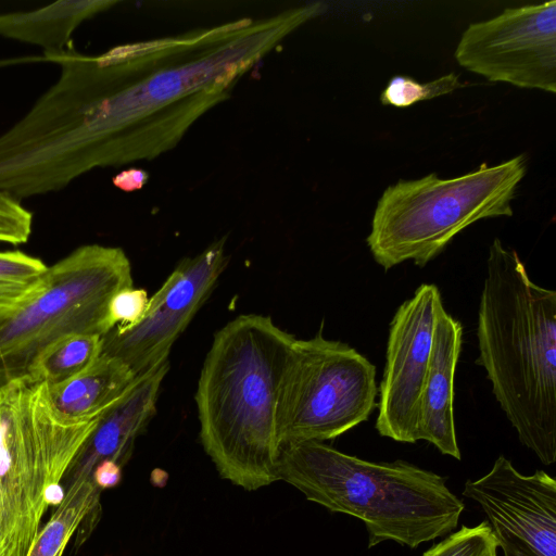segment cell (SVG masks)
<instances>
[{
  "label": "cell",
  "instance_id": "obj_1",
  "mask_svg": "<svg viewBox=\"0 0 556 556\" xmlns=\"http://www.w3.org/2000/svg\"><path fill=\"white\" fill-rule=\"evenodd\" d=\"M271 51L264 27L240 18L98 55L45 54L58 80L0 135V192H55L94 169L173 149Z\"/></svg>",
  "mask_w": 556,
  "mask_h": 556
},
{
  "label": "cell",
  "instance_id": "obj_2",
  "mask_svg": "<svg viewBox=\"0 0 556 556\" xmlns=\"http://www.w3.org/2000/svg\"><path fill=\"white\" fill-rule=\"evenodd\" d=\"M295 337L243 314L213 338L194 395L200 440L219 475L248 491L278 481V404Z\"/></svg>",
  "mask_w": 556,
  "mask_h": 556
},
{
  "label": "cell",
  "instance_id": "obj_3",
  "mask_svg": "<svg viewBox=\"0 0 556 556\" xmlns=\"http://www.w3.org/2000/svg\"><path fill=\"white\" fill-rule=\"evenodd\" d=\"M479 364L519 441L556 462V291L530 278L515 250L494 239L481 290Z\"/></svg>",
  "mask_w": 556,
  "mask_h": 556
},
{
  "label": "cell",
  "instance_id": "obj_4",
  "mask_svg": "<svg viewBox=\"0 0 556 556\" xmlns=\"http://www.w3.org/2000/svg\"><path fill=\"white\" fill-rule=\"evenodd\" d=\"M277 473L308 501L363 521L368 547L394 541L415 548L455 530L464 510L438 473L400 459L368 462L324 442L282 446Z\"/></svg>",
  "mask_w": 556,
  "mask_h": 556
},
{
  "label": "cell",
  "instance_id": "obj_5",
  "mask_svg": "<svg viewBox=\"0 0 556 556\" xmlns=\"http://www.w3.org/2000/svg\"><path fill=\"white\" fill-rule=\"evenodd\" d=\"M99 418L62 416L49 386L28 376L0 386V556L27 555Z\"/></svg>",
  "mask_w": 556,
  "mask_h": 556
},
{
  "label": "cell",
  "instance_id": "obj_6",
  "mask_svg": "<svg viewBox=\"0 0 556 556\" xmlns=\"http://www.w3.org/2000/svg\"><path fill=\"white\" fill-rule=\"evenodd\" d=\"M526 172L525 156L517 155L454 178L430 173L390 185L377 202L366 238L374 260L386 270L406 261L422 267L473 223L510 217Z\"/></svg>",
  "mask_w": 556,
  "mask_h": 556
},
{
  "label": "cell",
  "instance_id": "obj_7",
  "mask_svg": "<svg viewBox=\"0 0 556 556\" xmlns=\"http://www.w3.org/2000/svg\"><path fill=\"white\" fill-rule=\"evenodd\" d=\"M123 249L81 245L48 269L39 283L0 317V386L27 376L38 356L68 336L103 337L113 329L109 304L132 287Z\"/></svg>",
  "mask_w": 556,
  "mask_h": 556
},
{
  "label": "cell",
  "instance_id": "obj_8",
  "mask_svg": "<svg viewBox=\"0 0 556 556\" xmlns=\"http://www.w3.org/2000/svg\"><path fill=\"white\" fill-rule=\"evenodd\" d=\"M376 366L321 329L294 339L278 404V438L287 444L332 440L366 421L377 407Z\"/></svg>",
  "mask_w": 556,
  "mask_h": 556
},
{
  "label": "cell",
  "instance_id": "obj_9",
  "mask_svg": "<svg viewBox=\"0 0 556 556\" xmlns=\"http://www.w3.org/2000/svg\"><path fill=\"white\" fill-rule=\"evenodd\" d=\"M457 63L489 81L556 92V1L508 8L470 24Z\"/></svg>",
  "mask_w": 556,
  "mask_h": 556
},
{
  "label": "cell",
  "instance_id": "obj_10",
  "mask_svg": "<svg viewBox=\"0 0 556 556\" xmlns=\"http://www.w3.org/2000/svg\"><path fill=\"white\" fill-rule=\"evenodd\" d=\"M226 238L195 256L182 258L149 298L142 318L128 327L116 326L102 337V353L121 359L136 375L168 361L170 350L208 299L224 271Z\"/></svg>",
  "mask_w": 556,
  "mask_h": 556
},
{
  "label": "cell",
  "instance_id": "obj_11",
  "mask_svg": "<svg viewBox=\"0 0 556 556\" xmlns=\"http://www.w3.org/2000/svg\"><path fill=\"white\" fill-rule=\"evenodd\" d=\"M442 305L439 288L421 283L390 323L375 425L381 437L402 443L419 441L421 393Z\"/></svg>",
  "mask_w": 556,
  "mask_h": 556
},
{
  "label": "cell",
  "instance_id": "obj_12",
  "mask_svg": "<svg viewBox=\"0 0 556 556\" xmlns=\"http://www.w3.org/2000/svg\"><path fill=\"white\" fill-rule=\"evenodd\" d=\"M463 495L482 508L504 556H556V481L545 471L522 475L498 456Z\"/></svg>",
  "mask_w": 556,
  "mask_h": 556
},
{
  "label": "cell",
  "instance_id": "obj_13",
  "mask_svg": "<svg viewBox=\"0 0 556 556\" xmlns=\"http://www.w3.org/2000/svg\"><path fill=\"white\" fill-rule=\"evenodd\" d=\"M169 370V361L137 376L129 390L99 418L68 468L63 490L75 480L91 477L104 460L122 467L131 455L135 440L156 413L162 382Z\"/></svg>",
  "mask_w": 556,
  "mask_h": 556
},
{
  "label": "cell",
  "instance_id": "obj_14",
  "mask_svg": "<svg viewBox=\"0 0 556 556\" xmlns=\"http://www.w3.org/2000/svg\"><path fill=\"white\" fill-rule=\"evenodd\" d=\"M463 326L444 305L437 314L428 371L421 393L418 439L460 459L454 419V379Z\"/></svg>",
  "mask_w": 556,
  "mask_h": 556
},
{
  "label": "cell",
  "instance_id": "obj_15",
  "mask_svg": "<svg viewBox=\"0 0 556 556\" xmlns=\"http://www.w3.org/2000/svg\"><path fill=\"white\" fill-rule=\"evenodd\" d=\"M136 378L121 359L101 353L76 376L49 387V394L62 416L73 420L92 419L113 406Z\"/></svg>",
  "mask_w": 556,
  "mask_h": 556
},
{
  "label": "cell",
  "instance_id": "obj_16",
  "mask_svg": "<svg viewBox=\"0 0 556 556\" xmlns=\"http://www.w3.org/2000/svg\"><path fill=\"white\" fill-rule=\"evenodd\" d=\"M116 1L63 0L31 11L0 14V35L38 46L45 54L70 47L75 29Z\"/></svg>",
  "mask_w": 556,
  "mask_h": 556
},
{
  "label": "cell",
  "instance_id": "obj_17",
  "mask_svg": "<svg viewBox=\"0 0 556 556\" xmlns=\"http://www.w3.org/2000/svg\"><path fill=\"white\" fill-rule=\"evenodd\" d=\"M100 493L91 477L79 478L64 488L62 501L39 529L26 556H62L80 528V539H86L100 515Z\"/></svg>",
  "mask_w": 556,
  "mask_h": 556
},
{
  "label": "cell",
  "instance_id": "obj_18",
  "mask_svg": "<svg viewBox=\"0 0 556 556\" xmlns=\"http://www.w3.org/2000/svg\"><path fill=\"white\" fill-rule=\"evenodd\" d=\"M102 353V337L91 333L68 336L45 350L27 376L49 387L60 384L90 366Z\"/></svg>",
  "mask_w": 556,
  "mask_h": 556
},
{
  "label": "cell",
  "instance_id": "obj_19",
  "mask_svg": "<svg viewBox=\"0 0 556 556\" xmlns=\"http://www.w3.org/2000/svg\"><path fill=\"white\" fill-rule=\"evenodd\" d=\"M47 269L40 258L20 250L0 251V317L39 283Z\"/></svg>",
  "mask_w": 556,
  "mask_h": 556
},
{
  "label": "cell",
  "instance_id": "obj_20",
  "mask_svg": "<svg viewBox=\"0 0 556 556\" xmlns=\"http://www.w3.org/2000/svg\"><path fill=\"white\" fill-rule=\"evenodd\" d=\"M459 75L454 72L445 74L437 79L421 84L409 76H393L380 94L383 105L407 108L413 104L438 98L463 88Z\"/></svg>",
  "mask_w": 556,
  "mask_h": 556
},
{
  "label": "cell",
  "instance_id": "obj_21",
  "mask_svg": "<svg viewBox=\"0 0 556 556\" xmlns=\"http://www.w3.org/2000/svg\"><path fill=\"white\" fill-rule=\"evenodd\" d=\"M497 548L491 527L485 520L471 528L463 526L422 556H497Z\"/></svg>",
  "mask_w": 556,
  "mask_h": 556
},
{
  "label": "cell",
  "instance_id": "obj_22",
  "mask_svg": "<svg viewBox=\"0 0 556 556\" xmlns=\"http://www.w3.org/2000/svg\"><path fill=\"white\" fill-rule=\"evenodd\" d=\"M33 228V214L21 202L0 192V242L26 243Z\"/></svg>",
  "mask_w": 556,
  "mask_h": 556
},
{
  "label": "cell",
  "instance_id": "obj_23",
  "mask_svg": "<svg viewBox=\"0 0 556 556\" xmlns=\"http://www.w3.org/2000/svg\"><path fill=\"white\" fill-rule=\"evenodd\" d=\"M149 298L144 289L128 287L114 294L109 304V320L112 327H128L143 316Z\"/></svg>",
  "mask_w": 556,
  "mask_h": 556
},
{
  "label": "cell",
  "instance_id": "obj_24",
  "mask_svg": "<svg viewBox=\"0 0 556 556\" xmlns=\"http://www.w3.org/2000/svg\"><path fill=\"white\" fill-rule=\"evenodd\" d=\"M121 477L122 466L113 460L100 463L92 472L93 482L101 491L115 486L121 481Z\"/></svg>",
  "mask_w": 556,
  "mask_h": 556
},
{
  "label": "cell",
  "instance_id": "obj_25",
  "mask_svg": "<svg viewBox=\"0 0 556 556\" xmlns=\"http://www.w3.org/2000/svg\"><path fill=\"white\" fill-rule=\"evenodd\" d=\"M146 179L143 170L131 168L115 176L113 182L119 189L129 191L141 188Z\"/></svg>",
  "mask_w": 556,
  "mask_h": 556
}]
</instances>
